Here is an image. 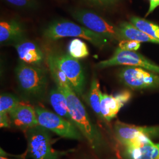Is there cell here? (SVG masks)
<instances>
[{
  "label": "cell",
  "mask_w": 159,
  "mask_h": 159,
  "mask_svg": "<svg viewBox=\"0 0 159 159\" xmlns=\"http://www.w3.org/2000/svg\"><path fill=\"white\" fill-rule=\"evenodd\" d=\"M0 125L1 128H8L11 126V121L8 114L0 115Z\"/></svg>",
  "instance_id": "cell-23"
},
{
  "label": "cell",
  "mask_w": 159,
  "mask_h": 159,
  "mask_svg": "<svg viewBox=\"0 0 159 159\" xmlns=\"http://www.w3.org/2000/svg\"><path fill=\"white\" fill-rule=\"evenodd\" d=\"M18 84L27 96L40 98L46 93L47 79L44 70L27 63H20L16 69Z\"/></svg>",
  "instance_id": "cell-4"
},
{
  "label": "cell",
  "mask_w": 159,
  "mask_h": 159,
  "mask_svg": "<svg viewBox=\"0 0 159 159\" xmlns=\"http://www.w3.org/2000/svg\"><path fill=\"white\" fill-rule=\"evenodd\" d=\"M19 98L10 93H2L0 96V115L8 114L20 104Z\"/></svg>",
  "instance_id": "cell-20"
},
{
  "label": "cell",
  "mask_w": 159,
  "mask_h": 159,
  "mask_svg": "<svg viewBox=\"0 0 159 159\" xmlns=\"http://www.w3.org/2000/svg\"><path fill=\"white\" fill-rule=\"evenodd\" d=\"M124 155L127 159H159V143L151 139L136 145L125 147Z\"/></svg>",
  "instance_id": "cell-14"
},
{
  "label": "cell",
  "mask_w": 159,
  "mask_h": 159,
  "mask_svg": "<svg viewBox=\"0 0 159 159\" xmlns=\"http://www.w3.org/2000/svg\"><path fill=\"white\" fill-rule=\"evenodd\" d=\"M68 51L69 54L76 59L85 58L89 55L86 44L79 39H74L70 41Z\"/></svg>",
  "instance_id": "cell-19"
},
{
  "label": "cell",
  "mask_w": 159,
  "mask_h": 159,
  "mask_svg": "<svg viewBox=\"0 0 159 159\" xmlns=\"http://www.w3.org/2000/svg\"><path fill=\"white\" fill-rule=\"evenodd\" d=\"M25 30L22 24L16 20L0 23V42L1 44L15 42L23 39Z\"/></svg>",
  "instance_id": "cell-16"
},
{
  "label": "cell",
  "mask_w": 159,
  "mask_h": 159,
  "mask_svg": "<svg viewBox=\"0 0 159 159\" xmlns=\"http://www.w3.org/2000/svg\"><path fill=\"white\" fill-rule=\"evenodd\" d=\"M159 6V0H150V6L146 16H148L150 14L154 11V10Z\"/></svg>",
  "instance_id": "cell-24"
},
{
  "label": "cell",
  "mask_w": 159,
  "mask_h": 159,
  "mask_svg": "<svg viewBox=\"0 0 159 159\" xmlns=\"http://www.w3.org/2000/svg\"><path fill=\"white\" fill-rule=\"evenodd\" d=\"M49 100L52 107L56 113L72 122L69 114L66 97L58 88L51 90L49 94ZM73 123V122H72Z\"/></svg>",
  "instance_id": "cell-17"
},
{
  "label": "cell",
  "mask_w": 159,
  "mask_h": 159,
  "mask_svg": "<svg viewBox=\"0 0 159 159\" xmlns=\"http://www.w3.org/2000/svg\"><path fill=\"white\" fill-rule=\"evenodd\" d=\"M27 139V155L33 159H59L70 151H58L52 148L50 131L38 125L25 131Z\"/></svg>",
  "instance_id": "cell-3"
},
{
  "label": "cell",
  "mask_w": 159,
  "mask_h": 159,
  "mask_svg": "<svg viewBox=\"0 0 159 159\" xmlns=\"http://www.w3.org/2000/svg\"><path fill=\"white\" fill-rule=\"evenodd\" d=\"M116 66L138 67L159 74V66L151 62L141 54L136 51L123 50L119 48L116 50L111 58L97 63L96 67L102 69Z\"/></svg>",
  "instance_id": "cell-9"
},
{
  "label": "cell",
  "mask_w": 159,
  "mask_h": 159,
  "mask_svg": "<svg viewBox=\"0 0 159 159\" xmlns=\"http://www.w3.org/2000/svg\"><path fill=\"white\" fill-rule=\"evenodd\" d=\"M8 3L12 6L20 8H34L36 6V1L35 0H5Z\"/></svg>",
  "instance_id": "cell-22"
},
{
  "label": "cell",
  "mask_w": 159,
  "mask_h": 159,
  "mask_svg": "<svg viewBox=\"0 0 159 159\" xmlns=\"http://www.w3.org/2000/svg\"><path fill=\"white\" fill-rule=\"evenodd\" d=\"M35 110L39 125L63 138L77 140L82 139V134L71 121L41 107H35Z\"/></svg>",
  "instance_id": "cell-6"
},
{
  "label": "cell",
  "mask_w": 159,
  "mask_h": 159,
  "mask_svg": "<svg viewBox=\"0 0 159 159\" xmlns=\"http://www.w3.org/2000/svg\"><path fill=\"white\" fill-rule=\"evenodd\" d=\"M0 159H12V158H9L8 157H6L4 155H1Z\"/></svg>",
  "instance_id": "cell-26"
},
{
  "label": "cell",
  "mask_w": 159,
  "mask_h": 159,
  "mask_svg": "<svg viewBox=\"0 0 159 159\" xmlns=\"http://www.w3.org/2000/svg\"><path fill=\"white\" fill-rule=\"evenodd\" d=\"M119 77L124 84L133 90L159 88V74L140 67L127 66L121 70Z\"/></svg>",
  "instance_id": "cell-10"
},
{
  "label": "cell",
  "mask_w": 159,
  "mask_h": 159,
  "mask_svg": "<svg viewBox=\"0 0 159 159\" xmlns=\"http://www.w3.org/2000/svg\"><path fill=\"white\" fill-rule=\"evenodd\" d=\"M11 125L23 131L39 125L35 108L20 103L9 113Z\"/></svg>",
  "instance_id": "cell-12"
},
{
  "label": "cell",
  "mask_w": 159,
  "mask_h": 159,
  "mask_svg": "<svg viewBox=\"0 0 159 159\" xmlns=\"http://www.w3.org/2000/svg\"><path fill=\"white\" fill-rule=\"evenodd\" d=\"M48 63L57 88L66 97L72 122L85 137L91 148L96 152L100 151L104 146L102 134L92 123L85 107L70 85L65 75L50 61H48Z\"/></svg>",
  "instance_id": "cell-1"
},
{
  "label": "cell",
  "mask_w": 159,
  "mask_h": 159,
  "mask_svg": "<svg viewBox=\"0 0 159 159\" xmlns=\"http://www.w3.org/2000/svg\"><path fill=\"white\" fill-rule=\"evenodd\" d=\"M131 98V93L129 90H124L116 96L102 94L101 97V113L104 120L110 121L115 118L125 104Z\"/></svg>",
  "instance_id": "cell-11"
},
{
  "label": "cell",
  "mask_w": 159,
  "mask_h": 159,
  "mask_svg": "<svg viewBox=\"0 0 159 159\" xmlns=\"http://www.w3.org/2000/svg\"><path fill=\"white\" fill-rule=\"evenodd\" d=\"M18 57L24 63L40 64L43 61L44 55L39 46L34 42L21 40L14 44Z\"/></svg>",
  "instance_id": "cell-13"
},
{
  "label": "cell",
  "mask_w": 159,
  "mask_h": 159,
  "mask_svg": "<svg viewBox=\"0 0 159 159\" xmlns=\"http://www.w3.org/2000/svg\"><path fill=\"white\" fill-rule=\"evenodd\" d=\"M120 34L122 40H136L146 43L159 44V27L152 37L137 29L131 23L123 22L120 25Z\"/></svg>",
  "instance_id": "cell-15"
},
{
  "label": "cell",
  "mask_w": 159,
  "mask_h": 159,
  "mask_svg": "<svg viewBox=\"0 0 159 159\" xmlns=\"http://www.w3.org/2000/svg\"><path fill=\"white\" fill-rule=\"evenodd\" d=\"M141 43L136 40H124L120 41L118 48L123 50L136 51L140 48Z\"/></svg>",
  "instance_id": "cell-21"
},
{
  "label": "cell",
  "mask_w": 159,
  "mask_h": 159,
  "mask_svg": "<svg viewBox=\"0 0 159 159\" xmlns=\"http://www.w3.org/2000/svg\"><path fill=\"white\" fill-rule=\"evenodd\" d=\"M102 94L98 80L94 79L91 81L90 89L87 96V102L98 117L102 120H104L101 113L100 107Z\"/></svg>",
  "instance_id": "cell-18"
},
{
  "label": "cell",
  "mask_w": 159,
  "mask_h": 159,
  "mask_svg": "<svg viewBox=\"0 0 159 159\" xmlns=\"http://www.w3.org/2000/svg\"><path fill=\"white\" fill-rule=\"evenodd\" d=\"M74 19L87 29L100 34L108 40H122L119 28L108 23L94 12L87 10H76L72 12Z\"/></svg>",
  "instance_id": "cell-8"
},
{
  "label": "cell",
  "mask_w": 159,
  "mask_h": 159,
  "mask_svg": "<svg viewBox=\"0 0 159 159\" xmlns=\"http://www.w3.org/2000/svg\"><path fill=\"white\" fill-rule=\"evenodd\" d=\"M91 1L102 5L112 4L117 1V0H91Z\"/></svg>",
  "instance_id": "cell-25"
},
{
  "label": "cell",
  "mask_w": 159,
  "mask_h": 159,
  "mask_svg": "<svg viewBox=\"0 0 159 159\" xmlns=\"http://www.w3.org/2000/svg\"><path fill=\"white\" fill-rule=\"evenodd\" d=\"M44 36L48 40H56L70 37H80L87 40L98 48H102L107 39L100 34L68 20H58L51 23L44 30Z\"/></svg>",
  "instance_id": "cell-2"
},
{
  "label": "cell",
  "mask_w": 159,
  "mask_h": 159,
  "mask_svg": "<svg viewBox=\"0 0 159 159\" xmlns=\"http://www.w3.org/2000/svg\"><path fill=\"white\" fill-rule=\"evenodd\" d=\"M114 131L117 140L125 147L159 137V126H137L117 121L114 125Z\"/></svg>",
  "instance_id": "cell-7"
},
{
  "label": "cell",
  "mask_w": 159,
  "mask_h": 159,
  "mask_svg": "<svg viewBox=\"0 0 159 159\" xmlns=\"http://www.w3.org/2000/svg\"><path fill=\"white\" fill-rule=\"evenodd\" d=\"M48 60L65 75L75 93L82 96L85 90V74L78 60L68 54H53L48 56Z\"/></svg>",
  "instance_id": "cell-5"
}]
</instances>
